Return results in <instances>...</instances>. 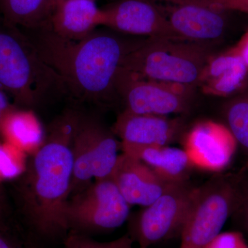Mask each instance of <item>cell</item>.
Masks as SVG:
<instances>
[{"instance_id": "6da1fadb", "label": "cell", "mask_w": 248, "mask_h": 248, "mask_svg": "<svg viewBox=\"0 0 248 248\" xmlns=\"http://www.w3.org/2000/svg\"><path fill=\"white\" fill-rule=\"evenodd\" d=\"M21 30L42 60L61 78L70 97L99 107L118 99L117 74L125 55L140 42L103 30H95L81 40H70L45 24Z\"/></svg>"}, {"instance_id": "7a4b0ae2", "label": "cell", "mask_w": 248, "mask_h": 248, "mask_svg": "<svg viewBox=\"0 0 248 248\" xmlns=\"http://www.w3.org/2000/svg\"><path fill=\"white\" fill-rule=\"evenodd\" d=\"M76 110H67L50 125L15 186L19 212L46 239L68 232L65 212L73 174L72 138Z\"/></svg>"}, {"instance_id": "3957f363", "label": "cell", "mask_w": 248, "mask_h": 248, "mask_svg": "<svg viewBox=\"0 0 248 248\" xmlns=\"http://www.w3.org/2000/svg\"><path fill=\"white\" fill-rule=\"evenodd\" d=\"M0 86L16 107L34 110L68 96L61 78L41 58L19 28L0 27Z\"/></svg>"}, {"instance_id": "277c9868", "label": "cell", "mask_w": 248, "mask_h": 248, "mask_svg": "<svg viewBox=\"0 0 248 248\" xmlns=\"http://www.w3.org/2000/svg\"><path fill=\"white\" fill-rule=\"evenodd\" d=\"M213 55L209 45L149 38L125 55L122 68L144 79L197 88Z\"/></svg>"}, {"instance_id": "5b68a950", "label": "cell", "mask_w": 248, "mask_h": 248, "mask_svg": "<svg viewBox=\"0 0 248 248\" xmlns=\"http://www.w3.org/2000/svg\"><path fill=\"white\" fill-rule=\"evenodd\" d=\"M71 148L73 174L71 196L88 187L93 179L110 178L122 146L112 129L107 128L97 117L76 110Z\"/></svg>"}, {"instance_id": "8992f818", "label": "cell", "mask_w": 248, "mask_h": 248, "mask_svg": "<svg viewBox=\"0 0 248 248\" xmlns=\"http://www.w3.org/2000/svg\"><path fill=\"white\" fill-rule=\"evenodd\" d=\"M130 207L112 178L95 180L69 197L65 212L68 232L88 235L115 231L128 219Z\"/></svg>"}, {"instance_id": "52a82bcc", "label": "cell", "mask_w": 248, "mask_h": 248, "mask_svg": "<svg viewBox=\"0 0 248 248\" xmlns=\"http://www.w3.org/2000/svg\"><path fill=\"white\" fill-rule=\"evenodd\" d=\"M239 200L237 188L224 177L214 178L197 187L179 248H205L221 232Z\"/></svg>"}, {"instance_id": "ba28073f", "label": "cell", "mask_w": 248, "mask_h": 248, "mask_svg": "<svg viewBox=\"0 0 248 248\" xmlns=\"http://www.w3.org/2000/svg\"><path fill=\"white\" fill-rule=\"evenodd\" d=\"M197 187L188 182L172 184L161 197L145 207L131 224L129 236L139 248L151 246L182 234Z\"/></svg>"}, {"instance_id": "9c48e42d", "label": "cell", "mask_w": 248, "mask_h": 248, "mask_svg": "<svg viewBox=\"0 0 248 248\" xmlns=\"http://www.w3.org/2000/svg\"><path fill=\"white\" fill-rule=\"evenodd\" d=\"M195 87L141 78L121 67L116 79L124 110L135 114L169 116L190 109Z\"/></svg>"}, {"instance_id": "30bf717a", "label": "cell", "mask_w": 248, "mask_h": 248, "mask_svg": "<svg viewBox=\"0 0 248 248\" xmlns=\"http://www.w3.org/2000/svg\"><path fill=\"white\" fill-rule=\"evenodd\" d=\"M103 26L125 35L180 40L159 5L152 0H117L102 8Z\"/></svg>"}, {"instance_id": "8fae6325", "label": "cell", "mask_w": 248, "mask_h": 248, "mask_svg": "<svg viewBox=\"0 0 248 248\" xmlns=\"http://www.w3.org/2000/svg\"><path fill=\"white\" fill-rule=\"evenodd\" d=\"M237 144L227 125L210 120L196 124L186 134L183 143L192 166L211 172L226 169Z\"/></svg>"}, {"instance_id": "7c38bea8", "label": "cell", "mask_w": 248, "mask_h": 248, "mask_svg": "<svg viewBox=\"0 0 248 248\" xmlns=\"http://www.w3.org/2000/svg\"><path fill=\"white\" fill-rule=\"evenodd\" d=\"M159 6L180 40L209 45L221 38L233 11L195 3Z\"/></svg>"}, {"instance_id": "4fadbf2b", "label": "cell", "mask_w": 248, "mask_h": 248, "mask_svg": "<svg viewBox=\"0 0 248 248\" xmlns=\"http://www.w3.org/2000/svg\"><path fill=\"white\" fill-rule=\"evenodd\" d=\"M184 122L169 116L135 114L124 110L112 130L121 143L135 146H169L182 133Z\"/></svg>"}, {"instance_id": "5bb4252c", "label": "cell", "mask_w": 248, "mask_h": 248, "mask_svg": "<svg viewBox=\"0 0 248 248\" xmlns=\"http://www.w3.org/2000/svg\"><path fill=\"white\" fill-rule=\"evenodd\" d=\"M110 177L130 205L143 207L151 205L174 184L163 180L144 163L124 153L119 156Z\"/></svg>"}, {"instance_id": "9a60e30c", "label": "cell", "mask_w": 248, "mask_h": 248, "mask_svg": "<svg viewBox=\"0 0 248 248\" xmlns=\"http://www.w3.org/2000/svg\"><path fill=\"white\" fill-rule=\"evenodd\" d=\"M104 19L102 9L93 0H55L45 24L62 37L79 41L103 26Z\"/></svg>"}, {"instance_id": "2e32d148", "label": "cell", "mask_w": 248, "mask_h": 248, "mask_svg": "<svg viewBox=\"0 0 248 248\" xmlns=\"http://www.w3.org/2000/svg\"><path fill=\"white\" fill-rule=\"evenodd\" d=\"M248 86V67L232 46L212 55L202 72L198 87L208 95L231 97Z\"/></svg>"}, {"instance_id": "e0dca14e", "label": "cell", "mask_w": 248, "mask_h": 248, "mask_svg": "<svg viewBox=\"0 0 248 248\" xmlns=\"http://www.w3.org/2000/svg\"><path fill=\"white\" fill-rule=\"evenodd\" d=\"M125 154L144 163L160 178L170 184L187 182L193 168L184 149L163 146H135L121 143Z\"/></svg>"}, {"instance_id": "ac0fdd59", "label": "cell", "mask_w": 248, "mask_h": 248, "mask_svg": "<svg viewBox=\"0 0 248 248\" xmlns=\"http://www.w3.org/2000/svg\"><path fill=\"white\" fill-rule=\"evenodd\" d=\"M0 137L14 146L35 149L45 136L33 111L16 106L1 122Z\"/></svg>"}, {"instance_id": "d6986e66", "label": "cell", "mask_w": 248, "mask_h": 248, "mask_svg": "<svg viewBox=\"0 0 248 248\" xmlns=\"http://www.w3.org/2000/svg\"><path fill=\"white\" fill-rule=\"evenodd\" d=\"M55 0H0L5 24L20 29L40 27L48 20Z\"/></svg>"}, {"instance_id": "ffe728a7", "label": "cell", "mask_w": 248, "mask_h": 248, "mask_svg": "<svg viewBox=\"0 0 248 248\" xmlns=\"http://www.w3.org/2000/svg\"><path fill=\"white\" fill-rule=\"evenodd\" d=\"M223 115L237 143L248 151V86L226 103Z\"/></svg>"}, {"instance_id": "44dd1931", "label": "cell", "mask_w": 248, "mask_h": 248, "mask_svg": "<svg viewBox=\"0 0 248 248\" xmlns=\"http://www.w3.org/2000/svg\"><path fill=\"white\" fill-rule=\"evenodd\" d=\"M132 244L133 241L129 235L110 242L102 243L94 241L88 235L69 232L65 239L63 248H127Z\"/></svg>"}, {"instance_id": "7402d4cb", "label": "cell", "mask_w": 248, "mask_h": 248, "mask_svg": "<svg viewBox=\"0 0 248 248\" xmlns=\"http://www.w3.org/2000/svg\"><path fill=\"white\" fill-rule=\"evenodd\" d=\"M205 248H248L246 239L239 232H220Z\"/></svg>"}, {"instance_id": "603a6c76", "label": "cell", "mask_w": 248, "mask_h": 248, "mask_svg": "<svg viewBox=\"0 0 248 248\" xmlns=\"http://www.w3.org/2000/svg\"><path fill=\"white\" fill-rule=\"evenodd\" d=\"M12 215L9 195L0 179V232H10L9 223Z\"/></svg>"}, {"instance_id": "cb8c5ba5", "label": "cell", "mask_w": 248, "mask_h": 248, "mask_svg": "<svg viewBox=\"0 0 248 248\" xmlns=\"http://www.w3.org/2000/svg\"><path fill=\"white\" fill-rule=\"evenodd\" d=\"M15 107L10 103L9 94L0 86V126L5 116Z\"/></svg>"}, {"instance_id": "d4e9b609", "label": "cell", "mask_w": 248, "mask_h": 248, "mask_svg": "<svg viewBox=\"0 0 248 248\" xmlns=\"http://www.w3.org/2000/svg\"><path fill=\"white\" fill-rule=\"evenodd\" d=\"M234 48L248 68V30L241 37L237 44L234 46Z\"/></svg>"}, {"instance_id": "484cf974", "label": "cell", "mask_w": 248, "mask_h": 248, "mask_svg": "<svg viewBox=\"0 0 248 248\" xmlns=\"http://www.w3.org/2000/svg\"><path fill=\"white\" fill-rule=\"evenodd\" d=\"M0 248H21L13 239L10 234L0 232Z\"/></svg>"}, {"instance_id": "4316f807", "label": "cell", "mask_w": 248, "mask_h": 248, "mask_svg": "<svg viewBox=\"0 0 248 248\" xmlns=\"http://www.w3.org/2000/svg\"><path fill=\"white\" fill-rule=\"evenodd\" d=\"M244 218L246 222V228L248 231V187L246 191V195L244 197Z\"/></svg>"}, {"instance_id": "83f0119b", "label": "cell", "mask_w": 248, "mask_h": 248, "mask_svg": "<svg viewBox=\"0 0 248 248\" xmlns=\"http://www.w3.org/2000/svg\"><path fill=\"white\" fill-rule=\"evenodd\" d=\"M39 248L38 247H37V246H35V245L30 244L28 245L27 246H26L25 248Z\"/></svg>"}, {"instance_id": "f1b7e54d", "label": "cell", "mask_w": 248, "mask_h": 248, "mask_svg": "<svg viewBox=\"0 0 248 248\" xmlns=\"http://www.w3.org/2000/svg\"><path fill=\"white\" fill-rule=\"evenodd\" d=\"M133 244H130V246H129L127 248H133Z\"/></svg>"}, {"instance_id": "f546056e", "label": "cell", "mask_w": 248, "mask_h": 248, "mask_svg": "<svg viewBox=\"0 0 248 248\" xmlns=\"http://www.w3.org/2000/svg\"><path fill=\"white\" fill-rule=\"evenodd\" d=\"M93 1H96V0H93Z\"/></svg>"}, {"instance_id": "4dcf8cb0", "label": "cell", "mask_w": 248, "mask_h": 248, "mask_svg": "<svg viewBox=\"0 0 248 248\" xmlns=\"http://www.w3.org/2000/svg\"><path fill=\"white\" fill-rule=\"evenodd\" d=\"M247 1H248V0H247Z\"/></svg>"}]
</instances>
